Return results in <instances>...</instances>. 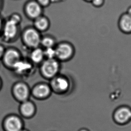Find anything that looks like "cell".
Here are the masks:
<instances>
[{
    "label": "cell",
    "mask_w": 131,
    "mask_h": 131,
    "mask_svg": "<svg viewBox=\"0 0 131 131\" xmlns=\"http://www.w3.org/2000/svg\"><path fill=\"white\" fill-rule=\"evenodd\" d=\"M112 119L116 124L124 126L131 122V108L127 105H121L114 110Z\"/></svg>",
    "instance_id": "cell-1"
},
{
    "label": "cell",
    "mask_w": 131,
    "mask_h": 131,
    "mask_svg": "<svg viewBox=\"0 0 131 131\" xmlns=\"http://www.w3.org/2000/svg\"><path fill=\"white\" fill-rule=\"evenodd\" d=\"M60 63L54 59H47L42 64L40 71L42 75L47 79H52L59 73Z\"/></svg>",
    "instance_id": "cell-2"
},
{
    "label": "cell",
    "mask_w": 131,
    "mask_h": 131,
    "mask_svg": "<svg viewBox=\"0 0 131 131\" xmlns=\"http://www.w3.org/2000/svg\"><path fill=\"white\" fill-rule=\"evenodd\" d=\"M92 2L94 5L99 6L103 4V0H92Z\"/></svg>",
    "instance_id": "cell-20"
},
{
    "label": "cell",
    "mask_w": 131,
    "mask_h": 131,
    "mask_svg": "<svg viewBox=\"0 0 131 131\" xmlns=\"http://www.w3.org/2000/svg\"><path fill=\"white\" fill-rule=\"evenodd\" d=\"M26 14L32 18L39 17L41 13V8L39 3L35 2H30L27 4L25 6Z\"/></svg>",
    "instance_id": "cell-8"
},
{
    "label": "cell",
    "mask_w": 131,
    "mask_h": 131,
    "mask_svg": "<svg viewBox=\"0 0 131 131\" xmlns=\"http://www.w3.org/2000/svg\"><path fill=\"white\" fill-rule=\"evenodd\" d=\"M14 92L16 97L21 101L26 100L29 95L28 87L23 83L17 84L14 88Z\"/></svg>",
    "instance_id": "cell-12"
},
{
    "label": "cell",
    "mask_w": 131,
    "mask_h": 131,
    "mask_svg": "<svg viewBox=\"0 0 131 131\" xmlns=\"http://www.w3.org/2000/svg\"><path fill=\"white\" fill-rule=\"evenodd\" d=\"M127 13L128 14H129L130 16H131V6L128 8V10H127Z\"/></svg>",
    "instance_id": "cell-22"
},
{
    "label": "cell",
    "mask_w": 131,
    "mask_h": 131,
    "mask_svg": "<svg viewBox=\"0 0 131 131\" xmlns=\"http://www.w3.org/2000/svg\"><path fill=\"white\" fill-rule=\"evenodd\" d=\"M29 131L28 130H27V129H24V128H23V129L21 130V131Z\"/></svg>",
    "instance_id": "cell-27"
},
{
    "label": "cell",
    "mask_w": 131,
    "mask_h": 131,
    "mask_svg": "<svg viewBox=\"0 0 131 131\" xmlns=\"http://www.w3.org/2000/svg\"><path fill=\"white\" fill-rule=\"evenodd\" d=\"M21 112L24 117L30 118L34 116L36 114V106L33 102L26 101L21 104Z\"/></svg>",
    "instance_id": "cell-10"
},
{
    "label": "cell",
    "mask_w": 131,
    "mask_h": 131,
    "mask_svg": "<svg viewBox=\"0 0 131 131\" xmlns=\"http://www.w3.org/2000/svg\"><path fill=\"white\" fill-rule=\"evenodd\" d=\"M51 89L49 85L45 83L36 84L32 90V94L38 99H44L48 97L51 93Z\"/></svg>",
    "instance_id": "cell-6"
},
{
    "label": "cell",
    "mask_w": 131,
    "mask_h": 131,
    "mask_svg": "<svg viewBox=\"0 0 131 131\" xmlns=\"http://www.w3.org/2000/svg\"><path fill=\"white\" fill-rule=\"evenodd\" d=\"M35 26L38 30L43 31L48 29L49 23L48 19L44 17H38L36 18L35 21Z\"/></svg>",
    "instance_id": "cell-15"
},
{
    "label": "cell",
    "mask_w": 131,
    "mask_h": 131,
    "mask_svg": "<svg viewBox=\"0 0 131 131\" xmlns=\"http://www.w3.org/2000/svg\"><path fill=\"white\" fill-rule=\"evenodd\" d=\"M56 44V41L53 38L50 36H45L41 39V44L44 48H53Z\"/></svg>",
    "instance_id": "cell-16"
},
{
    "label": "cell",
    "mask_w": 131,
    "mask_h": 131,
    "mask_svg": "<svg viewBox=\"0 0 131 131\" xmlns=\"http://www.w3.org/2000/svg\"><path fill=\"white\" fill-rule=\"evenodd\" d=\"M9 19L11 20L12 21H14L15 23L18 24L21 21V16H20V15L18 14L14 13L11 15L10 18H9Z\"/></svg>",
    "instance_id": "cell-19"
},
{
    "label": "cell",
    "mask_w": 131,
    "mask_h": 131,
    "mask_svg": "<svg viewBox=\"0 0 131 131\" xmlns=\"http://www.w3.org/2000/svg\"><path fill=\"white\" fill-rule=\"evenodd\" d=\"M6 63L10 66L14 67L19 61V55L17 51L10 50L7 51L5 56Z\"/></svg>",
    "instance_id": "cell-13"
},
{
    "label": "cell",
    "mask_w": 131,
    "mask_h": 131,
    "mask_svg": "<svg viewBox=\"0 0 131 131\" xmlns=\"http://www.w3.org/2000/svg\"><path fill=\"white\" fill-rule=\"evenodd\" d=\"M39 5L45 6L49 3L50 0H38Z\"/></svg>",
    "instance_id": "cell-21"
},
{
    "label": "cell",
    "mask_w": 131,
    "mask_h": 131,
    "mask_svg": "<svg viewBox=\"0 0 131 131\" xmlns=\"http://www.w3.org/2000/svg\"><path fill=\"white\" fill-rule=\"evenodd\" d=\"M119 27L124 34H131V16L127 13L122 15L119 20Z\"/></svg>",
    "instance_id": "cell-9"
},
{
    "label": "cell",
    "mask_w": 131,
    "mask_h": 131,
    "mask_svg": "<svg viewBox=\"0 0 131 131\" xmlns=\"http://www.w3.org/2000/svg\"><path fill=\"white\" fill-rule=\"evenodd\" d=\"M2 19H1V18L0 17V30H1V27H2Z\"/></svg>",
    "instance_id": "cell-25"
},
{
    "label": "cell",
    "mask_w": 131,
    "mask_h": 131,
    "mask_svg": "<svg viewBox=\"0 0 131 131\" xmlns=\"http://www.w3.org/2000/svg\"><path fill=\"white\" fill-rule=\"evenodd\" d=\"M55 50L56 57L61 61L71 58L74 53V49L72 45L64 42L59 43Z\"/></svg>",
    "instance_id": "cell-4"
},
{
    "label": "cell",
    "mask_w": 131,
    "mask_h": 131,
    "mask_svg": "<svg viewBox=\"0 0 131 131\" xmlns=\"http://www.w3.org/2000/svg\"><path fill=\"white\" fill-rule=\"evenodd\" d=\"M44 51L43 50L39 48H36L32 51L30 55V58L32 61L36 63L39 64L43 61L44 58Z\"/></svg>",
    "instance_id": "cell-14"
},
{
    "label": "cell",
    "mask_w": 131,
    "mask_h": 131,
    "mask_svg": "<svg viewBox=\"0 0 131 131\" xmlns=\"http://www.w3.org/2000/svg\"><path fill=\"white\" fill-rule=\"evenodd\" d=\"M4 127L6 131H20L23 128V123L19 117L11 116L5 121Z\"/></svg>",
    "instance_id": "cell-7"
},
{
    "label": "cell",
    "mask_w": 131,
    "mask_h": 131,
    "mask_svg": "<svg viewBox=\"0 0 131 131\" xmlns=\"http://www.w3.org/2000/svg\"><path fill=\"white\" fill-rule=\"evenodd\" d=\"M2 0H0V9H1V8H2Z\"/></svg>",
    "instance_id": "cell-26"
},
{
    "label": "cell",
    "mask_w": 131,
    "mask_h": 131,
    "mask_svg": "<svg viewBox=\"0 0 131 131\" xmlns=\"http://www.w3.org/2000/svg\"><path fill=\"white\" fill-rule=\"evenodd\" d=\"M78 131H90L88 129H87L86 128H81V129H80Z\"/></svg>",
    "instance_id": "cell-24"
},
{
    "label": "cell",
    "mask_w": 131,
    "mask_h": 131,
    "mask_svg": "<svg viewBox=\"0 0 131 131\" xmlns=\"http://www.w3.org/2000/svg\"><path fill=\"white\" fill-rule=\"evenodd\" d=\"M17 24L9 19L4 27V35L7 39H10L15 36L17 30Z\"/></svg>",
    "instance_id": "cell-11"
},
{
    "label": "cell",
    "mask_w": 131,
    "mask_h": 131,
    "mask_svg": "<svg viewBox=\"0 0 131 131\" xmlns=\"http://www.w3.org/2000/svg\"><path fill=\"white\" fill-rule=\"evenodd\" d=\"M24 39L27 45L31 48H38L41 43V37L39 33L34 29H29L26 30Z\"/></svg>",
    "instance_id": "cell-5"
},
{
    "label": "cell",
    "mask_w": 131,
    "mask_h": 131,
    "mask_svg": "<svg viewBox=\"0 0 131 131\" xmlns=\"http://www.w3.org/2000/svg\"><path fill=\"white\" fill-rule=\"evenodd\" d=\"M44 51V57L48 59H54L56 56L55 48H47Z\"/></svg>",
    "instance_id": "cell-18"
},
{
    "label": "cell",
    "mask_w": 131,
    "mask_h": 131,
    "mask_svg": "<svg viewBox=\"0 0 131 131\" xmlns=\"http://www.w3.org/2000/svg\"><path fill=\"white\" fill-rule=\"evenodd\" d=\"M3 53V49L2 47L0 46V57L2 56Z\"/></svg>",
    "instance_id": "cell-23"
},
{
    "label": "cell",
    "mask_w": 131,
    "mask_h": 131,
    "mask_svg": "<svg viewBox=\"0 0 131 131\" xmlns=\"http://www.w3.org/2000/svg\"><path fill=\"white\" fill-rule=\"evenodd\" d=\"M30 64L25 62L19 61L15 64L14 67L15 68L18 72H23L27 69H29L30 67Z\"/></svg>",
    "instance_id": "cell-17"
},
{
    "label": "cell",
    "mask_w": 131,
    "mask_h": 131,
    "mask_svg": "<svg viewBox=\"0 0 131 131\" xmlns=\"http://www.w3.org/2000/svg\"><path fill=\"white\" fill-rule=\"evenodd\" d=\"M49 85L53 91L63 93L66 92L69 89L70 82L67 77L61 75L52 78Z\"/></svg>",
    "instance_id": "cell-3"
}]
</instances>
